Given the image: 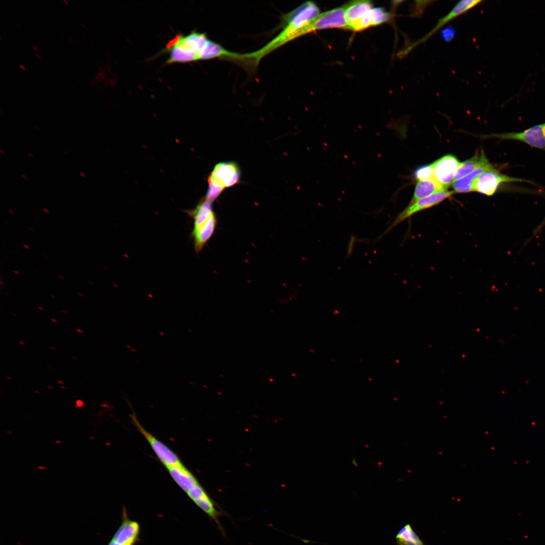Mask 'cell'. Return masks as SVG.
<instances>
[{
  "label": "cell",
  "instance_id": "1",
  "mask_svg": "<svg viewBox=\"0 0 545 545\" xmlns=\"http://www.w3.org/2000/svg\"><path fill=\"white\" fill-rule=\"evenodd\" d=\"M320 14L317 5L308 1L284 15L280 33L263 47L251 52L255 64L257 66L264 57L289 41L313 31L314 24Z\"/></svg>",
  "mask_w": 545,
  "mask_h": 545
},
{
  "label": "cell",
  "instance_id": "2",
  "mask_svg": "<svg viewBox=\"0 0 545 545\" xmlns=\"http://www.w3.org/2000/svg\"><path fill=\"white\" fill-rule=\"evenodd\" d=\"M240 177L238 166L234 162H223L217 164L208 178V189L205 200L212 203L225 188L237 184Z\"/></svg>",
  "mask_w": 545,
  "mask_h": 545
},
{
  "label": "cell",
  "instance_id": "3",
  "mask_svg": "<svg viewBox=\"0 0 545 545\" xmlns=\"http://www.w3.org/2000/svg\"><path fill=\"white\" fill-rule=\"evenodd\" d=\"M525 182L533 184L527 180L511 177L501 173L494 167L480 174L473 184V191L486 196H493L500 186L505 183Z\"/></svg>",
  "mask_w": 545,
  "mask_h": 545
},
{
  "label": "cell",
  "instance_id": "4",
  "mask_svg": "<svg viewBox=\"0 0 545 545\" xmlns=\"http://www.w3.org/2000/svg\"><path fill=\"white\" fill-rule=\"evenodd\" d=\"M454 193V191H443L429 196L421 198L412 204H408L393 221L382 235V236L389 233L394 228L414 214L439 204L444 200L450 197Z\"/></svg>",
  "mask_w": 545,
  "mask_h": 545
},
{
  "label": "cell",
  "instance_id": "5",
  "mask_svg": "<svg viewBox=\"0 0 545 545\" xmlns=\"http://www.w3.org/2000/svg\"><path fill=\"white\" fill-rule=\"evenodd\" d=\"M130 417L133 423L148 442L158 459L167 468L182 463L175 453L144 428L135 414L131 415Z\"/></svg>",
  "mask_w": 545,
  "mask_h": 545
},
{
  "label": "cell",
  "instance_id": "6",
  "mask_svg": "<svg viewBox=\"0 0 545 545\" xmlns=\"http://www.w3.org/2000/svg\"><path fill=\"white\" fill-rule=\"evenodd\" d=\"M489 137L516 140L545 151V123L532 126L520 132L492 134Z\"/></svg>",
  "mask_w": 545,
  "mask_h": 545
},
{
  "label": "cell",
  "instance_id": "7",
  "mask_svg": "<svg viewBox=\"0 0 545 545\" xmlns=\"http://www.w3.org/2000/svg\"><path fill=\"white\" fill-rule=\"evenodd\" d=\"M482 1L463 0L459 2L445 16L441 18L428 33L410 44L402 52L407 54L418 45L425 42L447 24L479 5Z\"/></svg>",
  "mask_w": 545,
  "mask_h": 545
},
{
  "label": "cell",
  "instance_id": "8",
  "mask_svg": "<svg viewBox=\"0 0 545 545\" xmlns=\"http://www.w3.org/2000/svg\"><path fill=\"white\" fill-rule=\"evenodd\" d=\"M460 161L454 155L448 154L434 161L432 164L434 180L447 190L452 184Z\"/></svg>",
  "mask_w": 545,
  "mask_h": 545
},
{
  "label": "cell",
  "instance_id": "9",
  "mask_svg": "<svg viewBox=\"0 0 545 545\" xmlns=\"http://www.w3.org/2000/svg\"><path fill=\"white\" fill-rule=\"evenodd\" d=\"M193 221L191 237L193 240L195 251L199 253L213 235L217 220L213 212L209 215L198 217Z\"/></svg>",
  "mask_w": 545,
  "mask_h": 545
},
{
  "label": "cell",
  "instance_id": "10",
  "mask_svg": "<svg viewBox=\"0 0 545 545\" xmlns=\"http://www.w3.org/2000/svg\"><path fill=\"white\" fill-rule=\"evenodd\" d=\"M345 11L344 6L321 13L314 24L313 31L330 28L348 30Z\"/></svg>",
  "mask_w": 545,
  "mask_h": 545
},
{
  "label": "cell",
  "instance_id": "11",
  "mask_svg": "<svg viewBox=\"0 0 545 545\" xmlns=\"http://www.w3.org/2000/svg\"><path fill=\"white\" fill-rule=\"evenodd\" d=\"M345 15L348 30L355 23L366 16L373 8L368 1H355L344 5Z\"/></svg>",
  "mask_w": 545,
  "mask_h": 545
},
{
  "label": "cell",
  "instance_id": "12",
  "mask_svg": "<svg viewBox=\"0 0 545 545\" xmlns=\"http://www.w3.org/2000/svg\"><path fill=\"white\" fill-rule=\"evenodd\" d=\"M167 469L174 480L186 493L199 483L192 473L182 463L172 466Z\"/></svg>",
  "mask_w": 545,
  "mask_h": 545
},
{
  "label": "cell",
  "instance_id": "13",
  "mask_svg": "<svg viewBox=\"0 0 545 545\" xmlns=\"http://www.w3.org/2000/svg\"><path fill=\"white\" fill-rule=\"evenodd\" d=\"M208 40L205 33L192 31L186 36L179 34V40L175 46L197 54Z\"/></svg>",
  "mask_w": 545,
  "mask_h": 545
},
{
  "label": "cell",
  "instance_id": "14",
  "mask_svg": "<svg viewBox=\"0 0 545 545\" xmlns=\"http://www.w3.org/2000/svg\"><path fill=\"white\" fill-rule=\"evenodd\" d=\"M494 166L488 160L473 171L454 181L452 187L455 193H464L473 191V184L476 178L484 172L493 167Z\"/></svg>",
  "mask_w": 545,
  "mask_h": 545
},
{
  "label": "cell",
  "instance_id": "15",
  "mask_svg": "<svg viewBox=\"0 0 545 545\" xmlns=\"http://www.w3.org/2000/svg\"><path fill=\"white\" fill-rule=\"evenodd\" d=\"M447 190L434 180H419L417 181L413 196L409 204L436 193Z\"/></svg>",
  "mask_w": 545,
  "mask_h": 545
},
{
  "label": "cell",
  "instance_id": "16",
  "mask_svg": "<svg viewBox=\"0 0 545 545\" xmlns=\"http://www.w3.org/2000/svg\"><path fill=\"white\" fill-rule=\"evenodd\" d=\"M488 160L483 150L480 153L477 152L472 157L460 163L456 172L454 181L469 174Z\"/></svg>",
  "mask_w": 545,
  "mask_h": 545
},
{
  "label": "cell",
  "instance_id": "17",
  "mask_svg": "<svg viewBox=\"0 0 545 545\" xmlns=\"http://www.w3.org/2000/svg\"><path fill=\"white\" fill-rule=\"evenodd\" d=\"M166 51H168L170 53L169 58L166 63V64L198 61L196 53L185 50L177 46H174Z\"/></svg>",
  "mask_w": 545,
  "mask_h": 545
},
{
  "label": "cell",
  "instance_id": "18",
  "mask_svg": "<svg viewBox=\"0 0 545 545\" xmlns=\"http://www.w3.org/2000/svg\"><path fill=\"white\" fill-rule=\"evenodd\" d=\"M396 539L400 545H424L409 524L400 530Z\"/></svg>",
  "mask_w": 545,
  "mask_h": 545
},
{
  "label": "cell",
  "instance_id": "19",
  "mask_svg": "<svg viewBox=\"0 0 545 545\" xmlns=\"http://www.w3.org/2000/svg\"><path fill=\"white\" fill-rule=\"evenodd\" d=\"M371 26L382 24L391 21L392 15L387 12L384 8H373L369 13Z\"/></svg>",
  "mask_w": 545,
  "mask_h": 545
},
{
  "label": "cell",
  "instance_id": "20",
  "mask_svg": "<svg viewBox=\"0 0 545 545\" xmlns=\"http://www.w3.org/2000/svg\"><path fill=\"white\" fill-rule=\"evenodd\" d=\"M414 176L418 181L434 180L432 164L419 167L414 171Z\"/></svg>",
  "mask_w": 545,
  "mask_h": 545
},
{
  "label": "cell",
  "instance_id": "21",
  "mask_svg": "<svg viewBox=\"0 0 545 545\" xmlns=\"http://www.w3.org/2000/svg\"><path fill=\"white\" fill-rule=\"evenodd\" d=\"M431 1H421V4H417L415 1L414 12L413 14L414 16H418L420 14L422 13L424 9L426 8Z\"/></svg>",
  "mask_w": 545,
  "mask_h": 545
},
{
  "label": "cell",
  "instance_id": "22",
  "mask_svg": "<svg viewBox=\"0 0 545 545\" xmlns=\"http://www.w3.org/2000/svg\"><path fill=\"white\" fill-rule=\"evenodd\" d=\"M455 35V31L452 28H447L443 30L442 36L445 41H450Z\"/></svg>",
  "mask_w": 545,
  "mask_h": 545
},
{
  "label": "cell",
  "instance_id": "23",
  "mask_svg": "<svg viewBox=\"0 0 545 545\" xmlns=\"http://www.w3.org/2000/svg\"><path fill=\"white\" fill-rule=\"evenodd\" d=\"M545 225V218L540 223V224L536 228L534 231L533 235H536L540 231L542 227Z\"/></svg>",
  "mask_w": 545,
  "mask_h": 545
},
{
  "label": "cell",
  "instance_id": "24",
  "mask_svg": "<svg viewBox=\"0 0 545 545\" xmlns=\"http://www.w3.org/2000/svg\"><path fill=\"white\" fill-rule=\"evenodd\" d=\"M107 545H126V544L122 543L121 541H119L118 540H116V539H114V538L112 537L111 538V539L110 540V542L108 543V544Z\"/></svg>",
  "mask_w": 545,
  "mask_h": 545
},
{
  "label": "cell",
  "instance_id": "25",
  "mask_svg": "<svg viewBox=\"0 0 545 545\" xmlns=\"http://www.w3.org/2000/svg\"><path fill=\"white\" fill-rule=\"evenodd\" d=\"M76 331H77V333H80V334H83L84 333V331L83 330H82L81 329H77Z\"/></svg>",
  "mask_w": 545,
  "mask_h": 545
},
{
  "label": "cell",
  "instance_id": "26",
  "mask_svg": "<svg viewBox=\"0 0 545 545\" xmlns=\"http://www.w3.org/2000/svg\"><path fill=\"white\" fill-rule=\"evenodd\" d=\"M50 320L54 323H58V320L54 318H51Z\"/></svg>",
  "mask_w": 545,
  "mask_h": 545
},
{
  "label": "cell",
  "instance_id": "27",
  "mask_svg": "<svg viewBox=\"0 0 545 545\" xmlns=\"http://www.w3.org/2000/svg\"><path fill=\"white\" fill-rule=\"evenodd\" d=\"M18 343L22 345H25V343L24 341H22V340H19Z\"/></svg>",
  "mask_w": 545,
  "mask_h": 545
},
{
  "label": "cell",
  "instance_id": "28",
  "mask_svg": "<svg viewBox=\"0 0 545 545\" xmlns=\"http://www.w3.org/2000/svg\"><path fill=\"white\" fill-rule=\"evenodd\" d=\"M42 210H43V211H44L46 213H49V210H48V209L47 208H43Z\"/></svg>",
  "mask_w": 545,
  "mask_h": 545
},
{
  "label": "cell",
  "instance_id": "29",
  "mask_svg": "<svg viewBox=\"0 0 545 545\" xmlns=\"http://www.w3.org/2000/svg\"><path fill=\"white\" fill-rule=\"evenodd\" d=\"M37 308H38V309H40L41 311L44 310V308L42 306H38Z\"/></svg>",
  "mask_w": 545,
  "mask_h": 545
},
{
  "label": "cell",
  "instance_id": "30",
  "mask_svg": "<svg viewBox=\"0 0 545 545\" xmlns=\"http://www.w3.org/2000/svg\"><path fill=\"white\" fill-rule=\"evenodd\" d=\"M78 359V358L76 356H73V357H72V359L73 360H77Z\"/></svg>",
  "mask_w": 545,
  "mask_h": 545
},
{
  "label": "cell",
  "instance_id": "31",
  "mask_svg": "<svg viewBox=\"0 0 545 545\" xmlns=\"http://www.w3.org/2000/svg\"><path fill=\"white\" fill-rule=\"evenodd\" d=\"M21 176H22V178H23V179H25V180H28V178H27V176H26L25 175H24V174H22V175H21Z\"/></svg>",
  "mask_w": 545,
  "mask_h": 545
},
{
  "label": "cell",
  "instance_id": "32",
  "mask_svg": "<svg viewBox=\"0 0 545 545\" xmlns=\"http://www.w3.org/2000/svg\"><path fill=\"white\" fill-rule=\"evenodd\" d=\"M23 247H24V248H25L26 249H30V247H29V246H28V245H27V244H24V245H23Z\"/></svg>",
  "mask_w": 545,
  "mask_h": 545
},
{
  "label": "cell",
  "instance_id": "33",
  "mask_svg": "<svg viewBox=\"0 0 545 545\" xmlns=\"http://www.w3.org/2000/svg\"><path fill=\"white\" fill-rule=\"evenodd\" d=\"M13 272L17 275H19L20 273L17 270H14Z\"/></svg>",
  "mask_w": 545,
  "mask_h": 545
},
{
  "label": "cell",
  "instance_id": "34",
  "mask_svg": "<svg viewBox=\"0 0 545 545\" xmlns=\"http://www.w3.org/2000/svg\"><path fill=\"white\" fill-rule=\"evenodd\" d=\"M58 278L63 280H65L64 277L61 275H58Z\"/></svg>",
  "mask_w": 545,
  "mask_h": 545
},
{
  "label": "cell",
  "instance_id": "35",
  "mask_svg": "<svg viewBox=\"0 0 545 545\" xmlns=\"http://www.w3.org/2000/svg\"><path fill=\"white\" fill-rule=\"evenodd\" d=\"M78 295L81 297H83L84 296V294L81 292H78Z\"/></svg>",
  "mask_w": 545,
  "mask_h": 545
},
{
  "label": "cell",
  "instance_id": "36",
  "mask_svg": "<svg viewBox=\"0 0 545 545\" xmlns=\"http://www.w3.org/2000/svg\"><path fill=\"white\" fill-rule=\"evenodd\" d=\"M79 174H80V175H81V176H82L83 177H86V175H85V173H83V172H80V173H79Z\"/></svg>",
  "mask_w": 545,
  "mask_h": 545
},
{
  "label": "cell",
  "instance_id": "37",
  "mask_svg": "<svg viewBox=\"0 0 545 545\" xmlns=\"http://www.w3.org/2000/svg\"><path fill=\"white\" fill-rule=\"evenodd\" d=\"M58 383L59 384H61V385H64V382H63L62 380H58Z\"/></svg>",
  "mask_w": 545,
  "mask_h": 545
},
{
  "label": "cell",
  "instance_id": "38",
  "mask_svg": "<svg viewBox=\"0 0 545 545\" xmlns=\"http://www.w3.org/2000/svg\"><path fill=\"white\" fill-rule=\"evenodd\" d=\"M8 211H9V212H10L12 214H15V212L12 209H8Z\"/></svg>",
  "mask_w": 545,
  "mask_h": 545
},
{
  "label": "cell",
  "instance_id": "39",
  "mask_svg": "<svg viewBox=\"0 0 545 545\" xmlns=\"http://www.w3.org/2000/svg\"><path fill=\"white\" fill-rule=\"evenodd\" d=\"M62 312H63V313L65 314H68V311H67V310H62Z\"/></svg>",
  "mask_w": 545,
  "mask_h": 545
},
{
  "label": "cell",
  "instance_id": "40",
  "mask_svg": "<svg viewBox=\"0 0 545 545\" xmlns=\"http://www.w3.org/2000/svg\"><path fill=\"white\" fill-rule=\"evenodd\" d=\"M49 349H51V350H56V348H55V347H53V346H49Z\"/></svg>",
  "mask_w": 545,
  "mask_h": 545
},
{
  "label": "cell",
  "instance_id": "41",
  "mask_svg": "<svg viewBox=\"0 0 545 545\" xmlns=\"http://www.w3.org/2000/svg\"><path fill=\"white\" fill-rule=\"evenodd\" d=\"M353 460V461L352 463L354 464V465H356V466H357V463L356 462L355 460L354 459Z\"/></svg>",
  "mask_w": 545,
  "mask_h": 545
},
{
  "label": "cell",
  "instance_id": "42",
  "mask_svg": "<svg viewBox=\"0 0 545 545\" xmlns=\"http://www.w3.org/2000/svg\"><path fill=\"white\" fill-rule=\"evenodd\" d=\"M6 378H7L8 379H9V380H11V379H12V377H11V376H10L9 375H6Z\"/></svg>",
  "mask_w": 545,
  "mask_h": 545
},
{
  "label": "cell",
  "instance_id": "43",
  "mask_svg": "<svg viewBox=\"0 0 545 545\" xmlns=\"http://www.w3.org/2000/svg\"><path fill=\"white\" fill-rule=\"evenodd\" d=\"M28 156H29L30 157H31L32 158L33 157V155L32 153H28Z\"/></svg>",
  "mask_w": 545,
  "mask_h": 545
},
{
  "label": "cell",
  "instance_id": "44",
  "mask_svg": "<svg viewBox=\"0 0 545 545\" xmlns=\"http://www.w3.org/2000/svg\"><path fill=\"white\" fill-rule=\"evenodd\" d=\"M10 314H11L12 315L14 316H16V314H15V313H14L13 312H10Z\"/></svg>",
  "mask_w": 545,
  "mask_h": 545
},
{
  "label": "cell",
  "instance_id": "45",
  "mask_svg": "<svg viewBox=\"0 0 545 545\" xmlns=\"http://www.w3.org/2000/svg\"><path fill=\"white\" fill-rule=\"evenodd\" d=\"M29 230H30V231H34V229H33V228H32V227H29Z\"/></svg>",
  "mask_w": 545,
  "mask_h": 545
},
{
  "label": "cell",
  "instance_id": "46",
  "mask_svg": "<svg viewBox=\"0 0 545 545\" xmlns=\"http://www.w3.org/2000/svg\"><path fill=\"white\" fill-rule=\"evenodd\" d=\"M88 283H89V284L91 285H92L93 284V282H92V281H88Z\"/></svg>",
  "mask_w": 545,
  "mask_h": 545
},
{
  "label": "cell",
  "instance_id": "47",
  "mask_svg": "<svg viewBox=\"0 0 545 545\" xmlns=\"http://www.w3.org/2000/svg\"><path fill=\"white\" fill-rule=\"evenodd\" d=\"M0 284H1V285L2 286H4V285H5V283H4L3 282H2V281H0Z\"/></svg>",
  "mask_w": 545,
  "mask_h": 545
},
{
  "label": "cell",
  "instance_id": "48",
  "mask_svg": "<svg viewBox=\"0 0 545 545\" xmlns=\"http://www.w3.org/2000/svg\"><path fill=\"white\" fill-rule=\"evenodd\" d=\"M34 128H35V129H36L37 130H39V128H38V127L37 126H36V125H35V126H34Z\"/></svg>",
  "mask_w": 545,
  "mask_h": 545
},
{
  "label": "cell",
  "instance_id": "49",
  "mask_svg": "<svg viewBox=\"0 0 545 545\" xmlns=\"http://www.w3.org/2000/svg\"><path fill=\"white\" fill-rule=\"evenodd\" d=\"M47 388L50 389H53V387L50 386H47Z\"/></svg>",
  "mask_w": 545,
  "mask_h": 545
},
{
  "label": "cell",
  "instance_id": "50",
  "mask_svg": "<svg viewBox=\"0 0 545 545\" xmlns=\"http://www.w3.org/2000/svg\"><path fill=\"white\" fill-rule=\"evenodd\" d=\"M61 388L62 389H65V390L67 389V388L65 386H61Z\"/></svg>",
  "mask_w": 545,
  "mask_h": 545
},
{
  "label": "cell",
  "instance_id": "51",
  "mask_svg": "<svg viewBox=\"0 0 545 545\" xmlns=\"http://www.w3.org/2000/svg\"><path fill=\"white\" fill-rule=\"evenodd\" d=\"M0 152H1L2 153V154H5V153H4V152L3 151V150H2V149L0 150Z\"/></svg>",
  "mask_w": 545,
  "mask_h": 545
},
{
  "label": "cell",
  "instance_id": "52",
  "mask_svg": "<svg viewBox=\"0 0 545 545\" xmlns=\"http://www.w3.org/2000/svg\"><path fill=\"white\" fill-rule=\"evenodd\" d=\"M5 223L8 225H9V223H8V222L7 221H5Z\"/></svg>",
  "mask_w": 545,
  "mask_h": 545
},
{
  "label": "cell",
  "instance_id": "53",
  "mask_svg": "<svg viewBox=\"0 0 545 545\" xmlns=\"http://www.w3.org/2000/svg\"><path fill=\"white\" fill-rule=\"evenodd\" d=\"M47 368L50 369H52V368H51L50 366H47Z\"/></svg>",
  "mask_w": 545,
  "mask_h": 545
},
{
  "label": "cell",
  "instance_id": "54",
  "mask_svg": "<svg viewBox=\"0 0 545 545\" xmlns=\"http://www.w3.org/2000/svg\"><path fill=\"white\" fill-rule=\"evenodd\" d=\"M35 393H39V392H38V391H35Z\"/></svg>",
  "mask_w": 545,
  "mask_h": 545
}]
</instances>
